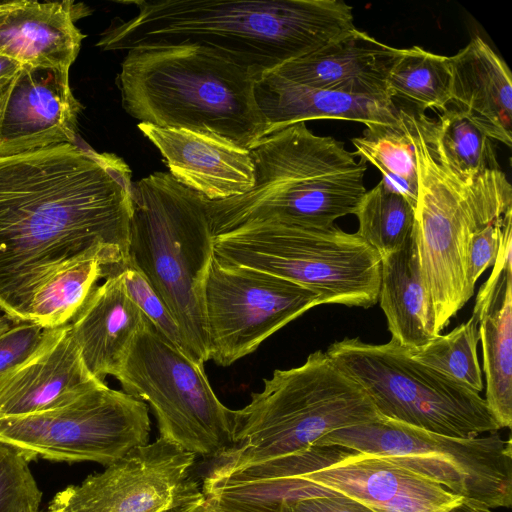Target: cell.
I'll return each mask as SVG.
<instances>
[{
    "label": "cell",
    "mask_w": 512,
    "mask_h": 512,
    "mask_svg": "<svg viewBox=\"0 0 512 512\" xmlns=\"http://www.w3.org/2000/svg\"><path fill=\"white\" fill-rule=\"evenodd\" d=\"M451 103L490 139L512 144V76L506 62L480 37L449 57Z\"/></svg>",
    "instance_id": "24"
},
{
    "label": "cell",
    "mask_w": 512,
    "mask_h": 512,
    "mask_svg": "<svg viewBox=\"0 0 512 512\" xmlns=\"http://www.w3.org/2000/svg\"><path fill=\"white\" fill-rule=\"evenodd\" d=\"M149 432L146 403L106 384L55 409L0 417V441L18 448L29 461H94L109 466L147 444Z\"/></svg>",
    "instance_id": "12"
},
{
    "label": "cell",
    "mask_w": 512,
    "mask_h": 512,
    "mask_svg": "<svg viewBox=\"0 0 512 512\" xmlns=\"http://www.w3.org/2000/svg\"><path fill=\"white\" fill-rule=\"evenodd\" d=\"M214 257L304 286L319 295L321 304L367 309L378 302L380 255L356 233L335 225H243L214 236Z\"/></svg>",
    "instance_id": "8"
},
{
    "label": "cell",
    "mask_w": 512,
    "mask_h": 512,
    "mask_svg": "<svg viewBox=\"0 0 512 512\" xmlns=\"http://www.w3.org/2000/svg\"><path fill=\"white\" fill-rule=\"evenodd\" d=\"M89 7L71 0L0 2V55L21 65L69 70L85 35L75 23Z\"/></svg>",
    "instance_id": "21"
},
{
    "label": "cell",
    "mask_w": 512,
    "mask_h": 512,
    "mask_svg": "<svg viewBox=\"0 0 512 512\" xmlns=\"http://www.w3.org/2000/svg\"><path fill=\"white\" fill-rule=\"evenodd\" d=\"M378 301L392 338L412 349L437 336L435 313L424 282L414 232L400 250L381 258Z\"/></svg>",
    "instance_id": "25"
},
{
    "label": "cell",
    "mask_w": 512,
    "mask_h": 512,
    "mask_svg": "<svg viewBox=\"0 0 512 512\" xmlns=\"http://www.w3.org/2000/svg\"><path fill=\"white\" fill-rule=\"evenodd\" d=\"M101 384L85 366L69 323L49 328L30 358L0 376V417L55 409Z\"/></svg>",
    "instance_id": "17"
},
{
    "label": "cell",
    "mask_w": 512,
    "mask_h": 512,
    "mask_svg": "<svg viewBox=\"0 0 512 512\" xmlns=\"http://www.w3.org/2000/svg\"><path fill=\"white\" fill-rule=\"evenodd\" d=\"M109 270L105 261L93 258L58 272L33 297L29 321L46 329L68 324Z\"/></svg>",
    "instance_id": "29"
},
{
    "label": "cell",
    "mask_w": 512,
    "mask_h": 512,
    "mask_svg": "<svg viewBox=\"0 0 512 512\" xmlns=\"http://www.w3.org/2000/svg\"><path fill=\"white\" fill-rule=\"evenodd\" d=\"M147 320L116 273L94 288L69 325L85 366L105 383L107 376H116Z\"/></svg>",
    "instance_id": "23"
},
{
    "label": "cell",
    "mask_w": 512,
    "mask_h": 512,
    "mask_svg": "<svg viewBox=\"0 0 512 512\" xmlns=\"http://www.w3.org/2000/svg\"><path fill=\"white\" fill-rule=\"evenodd\" d=\"M512 217L504 223L498 256L481 286L472 315L478 320L488 408L500 428L512 424Z\"/></svg>",
    "instance_id": "20"
},
{
    "label": "cell",
    "mask_w": 512,
    "mask_h": 512,
    "mask_svg": "<svg viewBox=\"0 0 512 512\" xmlns=\"http://www.w3.org/2000/svg\"><path fill=\"white\" fill-rule=\"evenodd\" d=\"M422 116L412 113L418 176L413 232L438 335L472 297L466 284L469 239L512 211V187L500 169L469 181L456 178L433 155Z\"/></svg>",
    "instance_id": "7"
},
{
    "label": "cell",
    "mask_w": 512,
    "mask_h": 512,
    "mask_svg": "<svg viewBox=\"0 0 512 512\" xmlns=\"http://www.w3.org/2000/svg\"><path fill=\"white\" fill-rule=\"evenodd\" d=\"M255 82L248 70L191 45L128 50L117 76L122 106L139 123L244 150L264 138Z\"/></svg>",
    "instance_id": "3"
},
{
    "label": "cell",
    "mask_w": 512,
    "mask_h": 512,
    "mask_svg": "<svg viewBox=\"0 0 512 512\" xmlns=\"http://www.w3.org/2000/svg\"><path fill=\"white\" fill-rule=\"evenodd\" d=\"M69 70L22 65L0 97V157L77 143Z\"/></svg>",
    "instance_id": "15"
},
{
    "label": "cell",
    "mask_w": 512,
    "mask_h": 512,
    "mask_svg": "<svg viewBox=\"0 0 512 512\" xmlns=\"http://www.w3.org/2000/svg\"><path fill=\"white\" fill-rule=\"evenodd\" d=\"M299 477L378 512H446L463 500L441 484L385 457L354 450Z\"/></svg>",
    "instance_id": "16"
},
{
    "label": "cell",
    "mask_w": 512,
    "mask_h": 512,
    "mask_svg": "<svg viewBox=\"0 0 512 512\" xmlns=\"http://www.w3.org/2000/svg\"><path fill=\"white\" fill-rule=\"evenodd\" d=\"M414 206L383 179L363 195L354 215L355 232L381 258L400 250L414 229Z\"/></svg>",
    "instance_id": "30"
},
{
    "label": "cell",
    "mask_w": 512,
    "mask_h": 512,
    "mask_svg": "<svg viewBox=\"0 0 512 512\" xmlns=\"http://www.w3.org/2000/svg\"><path fill=\"white\" fill-rule=\"evenodd\" d=\"M314 446L385 457L490 509L512 505L511 440H503L498 431L453 438L382 417L332 431Z\"/></svg>",
    "instance_id": "11"
},
{
    "label": "cell",
    "mask_w": 512,
    "mask_h": 512,
    "mask_svg": "<svg viewBox=\"0 0 512 512\" xmlns=\"http://www.w3.org/2000/svg\"><path fill=\"white\" fill-rule=\"evenodd\" d=\"M204 305L210 360L225 367L253 353L321 301L317 293L297 283L213 257Z\"/></svg>",
    "instance_id": "13"
},
{
    "label": "cell",
    "mask_w": 512,
    "mask_h": 512,
    "mask_svg": "<svg viewBox=\"0 0 512 512\" xmlns=\"http://www.w3.org/2000/svg\"><path fill=\"white\" fill-rule=\"evenodd\" d=\"M381 418L364 389L317 350L298 367L274 370L234 410L233 445L213 459L205 478L302 453L332 431Z\"/></svg>",
    "instance_id": "6"
},
{
    "label": "cell",
    "mask_w": 512,
    "mask_h": 512,
    "mask_svg": "<svg viewBox=\"0 0 512 512\" xmlns=\"http://www.w3.org/2000/svg\"><path fill=\"white\" fill-rule=\"evenodd\" d=\"M196 456L159 437L81 484L57 493L51 512H162L199 497L189 469Z\"/></svg>",
    "instance_id": "14"
},
{
    "label": "cell",
    "mask_w": 512,
    "mask_h": 512,
    "mask_svg": "<svg viewBox=\"0 0 512 512\" xmlns=\"http://www.w3.org/2000/svg\"><path fill=\"white\" fill-rule=\"evenodd\" d=\"M47 329L31 321L12 325L0 334V376L30 358L42 344Z\"/></svg>",
    "instance_id": "35"
},
{
    "label": "cell",
    "mask_w": 512,
    "mask_h": 512,
    "mask_svg": "<svg viewBox=\"0 0 512 512\" xmlns=\"http://www.w3.org/2000/svg\"><path fill=\"white\" fill-rule=\"evenodd\" d=\"M492 510L483 504L463 498L460 503L446 512H493Z\"/></svg>",
    "instance_id": "38"
},
{
    "label": "cell",
    "mask_w": 512,
    "mask_h": 512,
    "mask_svg": "<svg viewBox=\"0 0 512 512\" xmlns=\"http://www.w3.org/2000/svg\"><path fill=\"white\" fill-rule=\"evenodd\" d=\"M47 512H51V511H47Z\"/></svg>",
    "instance_id": "43"
},
{
    "label": "cell",
    "mask_w": 512,
    "mask_h": 512,
    "mask_svg": "<svg viewBox=\"0 0 512 512\" xmlns=\"http://www.w3.org/2000/svg\"><path fill=\"white\" fill-rule=\"evenodd\" d=\"M183 512H213V511L206 508V506L203 503V494H201V496H199L198 498L187 503Z\"/></svg>",
    "instance_id": "39"
},
{
    "label": "cell",
    "mask_w": 512,
    "mask_h": 512,
    "mask_svg": "<svg viewBox=\"0 0 512 512\" xmlns=\"http://www.w3.org/2000/svg\"><path fill=\"white\" fill-rule=\"evenodd\" d=\"M422 122L433 155L456 178L469 181L499 169L491 139L455 107L442 111L437 121L423 114Z\"/></svg>",
    "instance_id": "26"
},
{
    "label": "cell",
    "mask_w": 512,
    "mask_h": 512,
    "mask_svg": "<svg viewBox=\"0 0 512 512\" xmlns=\"http://www.w3.org/2000/svg\"><path fill=\"white\" fill-rule=\"evenodd\" d=\"M285 512H378L367 505L336 493L299 499L287 506Z\"/></svg>",
    "instance_id": "36"
},
{
    "label": "cell",
    "mask_w": 512,
    "mask_h": 512,
    "mask_svg": "<svg viewBox=\"0 0 512 512\" xmlns=\"http://www.w3.org/2000/svg\"><path fill=\"white\" fill-rule=\"evenodd\" d=\"M478 343V320L472 315L449 333L438 334L420 347L404 349L415 361L480 393L483 378L477 355Z\"/></svg>",
    "instance_id": "31"
},
{
    "label": "cell",
    "mask_w": 512,
    "mask_h": 512,
    "mask_svg": "<svg viewBox=\"0 0 512 512\" xmlns=\"http://www.w3.org/2000/svg\"><path fill=\"white\" fill-rule=\"evenodd\" d=\"M116 273L121 275L129 298L149 322L167 340L183 350L180 329L170 309L129 257L115 267Z\"/></svg>",
    "instance_id": "33"
},
{
    "label": "cell",
    "mask_w": 512,
    "mask_h": 512,
    "mask_svg": "<svg viewBox=\"0 0 512 512\" xmlns=\"http://www.w3.org/2000/svg\"><path fill=\"white\" fill-rule=\"evenodd\" d=\"M4 315H6V314L3 312V310H2V309H1V307H0V318H1L2 316H4Z\"/></svg>",
    "instance_id": "42"
},
{
    "label": "cell",
    "mask_w": 512,
    "mask_h": 512,
    "mask_svg": "<svg viewBox=\"0 0 512 512\" xmlns=\"http://www.w3.org/2000/svg\"><path fill=\"white\" fill-rule=\"evenodd\" d=\"M115 378L152 408L160 437L215 459L233 445L234 410L216 396L204 370L149 322L136 334Z\"/></svg>",
    "instance_id": "10"
},
{
    "label": "cell",
    "mask_w": 512,
    "mask_h": 512,
    "mask_svg": "<svg viewBox=\"0 0 512 512\" xmlns=\"http://www.w3.org/2000/svg\"><path fill=\"white\" fill-rule=\"evenodd\" d=\"M137 127L159 150L169 174L206 199L237 197L253 188L255 171L249 150L188 130L147 123Z\"/></svg>",
    "instance_id": "19"
},
{
    "label": "cell",
    "mask_w": 512,
    "mask_h": 512,
    "mask_svg": "<svg viewBox=\"0 0 512 512\" xmlns=\"http://www.w3.org/2000/svg\"><path fill=\"white\" fill-rule=\"evenodd\" d=\"M21 66L19 62L0 55V97L6 91Z\"/></svg>",
    "instance_id": "37"
},
{
    "label": "cell",
    "mask_w": 512,
    "mask_h": 512,
    "mask_svg": "<svg viewBox=\"0 0 512 512\" xmlns=\"http://www.w3.org/2000/svg\"><path fill=\"white\" fill-rule=\"evenodd\" d=\"M512 216L507 212L498 220L472 233L467 251L466 284L472 296L477 280L483 272L493 266L497 260L502 228L506 220Z\"/></svg>",
    "instance_id": "34"
},
{
    "label": "cell",
    "mask_w": 512,
    "mask_h": 512,
    "mask_svg": "<svg viewBox=\"0 0 512 512\" xmlns=\"http://www.w3.org/2000/svg\"><path fill=\"white\" fill-rule=\"evenodd\" d=\"M355 155L373 164L383 180L415 208L418 176L412 113L400 109L393 124L366 126L362 137L352 139Z\"/></svg>",
    "instance_id": "27"
},
{
    "label": "cell",
    "mask_w": 512,
    "mask_h": 512,
    "mask_svg": "<svg viewBox=\"0 0 512 512\" xmlns=\"http://www.w3.org/2000/svg\"><path fill=\"white\" fill-rule=\"evenodd\" d=\"M136 14L114 19L104 51L198 46L258 80L354 28L353 8L338 0H130Z\"/></svg>",
    "instance_id": "2"
},
{
    "label": "cell",
    "mask_w": 512,
    "mask_h": 512,
    "mask_svg": "<svg viewBox=\"0 0 512 512\" xmlns=\"http://www.w3.org/2000/svg\"><path fill=\"white\" fill-rule=\"evenodd\" d=\"M200 496H201V495H200ZM197 498H198V497H197ZM195 499H196V498H195ZM193 500H194V499H193ZM190 501H192V500H190ZM190 501L185 502V503H182V504H179V505H177V506H174V507L169 508V509H167V510H164V511H162V512H183V510H184L185 506H186V505H187V503H189Z\"/></svg>",
    "instance_id": "41"
},
{
    "label": "cell",
    "mask_w": 512,
    "mask_h": 512,
    "mask_svg": "<svg viewBox=\"0 0 512 512\" xmlns=\"http://www.w3.org/2000/svg\"><path fill=\"white\" fill-rule=\"evenodd\" d=\"M29 462L18 448L0 441V512H39L42 493Z\"/></svg>",
    "instance_id": "32"
},
{
    "label": "cell",
    "mask_w": 512,
    "mask_h": 512,
    "mask_svg": "<svg viewBox=\"0 0 512 512\" xmlns=\"http://www.w3.org/2000/svg\"><path fill=\"white\" fill-rule=\"evenodd\" d=\"M131 175L78 143L0 157V307L15 323L58 272L98 258L110 275L128 258Z\"/></svg>",
    "instance_id": "1"
},
{
    "label": "cell",
    "mask_w": 512,
    "mask_h": 512,
    "mask_svg": "<svg viewBox=\"0 0 512 512\" xmlns=\"http://www.w3.org/2000/svg\"><path fill=\"white\" fill-rule=\"evenodd\" d=\"M16 324L9 316L4 315L0 318V334Z\"/></svg>",
    "instance_id": "40"
},
{
    "label": "cell",
    "mask_w": 512,
    "mask_h": 512,
    "mask_svg": "<svg viewBox=\"0 0 512 512\" xmlns=\"http://www.w3.org/2000/svg\"><path fill=\"white\" fill-rule=\"evenodd\" d=\"M325 352L364 389L381 417L453 438L501 429L480 393L415 361L393 339L371 344L346 337Z\"/></svg>",
    "instance_id": "9"
},
{
    "label": "cell",
    "mask_w": 512,
    "mask_h": 512,
    "mask_svg": "<svg viewBox=\"0 0 512 512\" xmlns=\"http://www.w3.org/2000/svg\"><path fill=\"white\" fill-rule=\"evenodd\" d=\"M254 94L264 137L296 123L333 119L393 124L400 109L392 99L355 96L309 87L270 72L256 80Z\"/></svg>",
    "instance_id": "22"
},
{
    "label": "cell",
    "mask_w": 512,
    "mask_h": 512,
    "mask_svg": "<svg viewBox=\"0 0 512 512\" xmlns=\"http://www.w3.org/2000/svg\"><path fill=\"white\" fill-rule=\"evenodd\" d=\"M399 53L354 27L273 72L317 89L393 100L387 78Z\"/></svg>",
    "instance_id": "18"
},
{
    "label": "cell",
    "mask_w": 512,
    "mask_h": 512,
    "mask_svg": "<svg viewBox=\"0 0 512 512\" xmlns=\"http://www.w3.org/2000/svg\"><path fill=\"white\" fill-rule=\"evenodd\" d=\"M392 98L426 109L444 111L451 103L449 57L431 53L419 46L400 49L387 78Z\"/></svg>",
    "instance_id": "28"
},
{
    "label": "cell",
    "mask_w": 512,
    "mask_h": 512,
    "mask_svg": "<svg viewBox=\"0 0 512 512\" xmlns=\"http://www.w3.org/2000/svg\"><path fill=\"white\" fill-rule=\"evenodd\" d=\"M253 188L237 197L206 199L214 236L247 224L277 222L329 227L354 214L366 192V161L331 138L296 123L250 150Z\"/></svg>",
    "instance_id": "4"
},
{
    "label": "cell",
    "mask_w": 512,
    "mask_h": 512,
    "mask_svg": "<svg viewBox=\"0 0 512 512\" xmlns=\"http://www.w3.org/2000/svg\"><path fill=\"white\" fill-rule=\"evenodd\" d=\"M128 257L167 304L184 352L210 360L204 290L214 257V233L206 198L155 172L132 182Z\"/></svg>",
    "instance_id": "5"
}]
</instances>
